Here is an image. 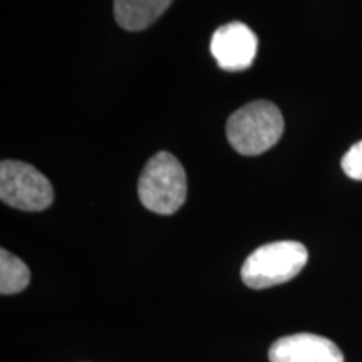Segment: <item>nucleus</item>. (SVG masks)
I'll use <instances>...</instances> for the list:
<instances>
[{"label": "nucleus", "instance_id": "1", "mask_svg": "<svg viewBox=\"0 0 362 362\" xmlns=\"http://www.w3.org/2000/svg\"><path fill=\"white\" fill-rule=\"evenodd\" d=\"M284 134V116L274 103L253 101L226 121V138L235 151L257 156L269 151Z\"/></svg>", "mask_w": 362, "mask_h": 362}, {"label": "nucleus", "instance_id": "2", "mask_svg": "<svg viewBox=\"0 0 362 362\" xmlns=\"http://www.w3.org/2000/svg\"><path fill=\"white\" fill-rule=\"evenodd\" d=\"M309 260V252L300 242L282 240L257 248L243 262L240 277L247 287L262 291L297 277Z\"/></svg>", "mask_w": 362, "mask_h": 362}, {"label": "nucleus", "instance_id": "3", "mask_svg": "<svg viewBox=\"0 0 362 362\" xmlns=\"http://www.w3.org/2000/svg\"><path fill=\"white\" fill-rule=\"evenodd\" d=\"M187 173L168 151H160L146 163L138 181L143 206L158 215H173L187 200Z\"/></svg>", "mask_w": 362, "mask_h": 362}, {"label": "nucleus", "instance_id": "4", "mask_svg": "<svg viewBox=\"0 0 362 362\" xmlns=\"http://www.w3.org/2000/svg\"><path fill=\"white\" fill-rule=\"evenodd\" d=\"M0 200L22 211L47 210L54 202L51 181L24 161L4 160L0 165Z\"/></svg>", "mask_w": 362, "mask_h": 362}, {"label": "nucleus", "instance_id": "5", "mask_svg": "<svg viewBox=\"0 0 362 362\" xmlns=\"http://www.w3.org/2000/svg\"><path fill=\"white\" fill-rule=\"evenodd\" d=\"M259 39L243 22H230L215 30L210 42L211 56L223 71L240 72L253 64Z\"/></svg>", "mask_w": 362, "mask_h": 362}, {"label": "nucleus", "instance_id": "6", "mask_svg": "<svg viewBox=\"0 0 362 362\" xmlns=\"http://www.w3.org/2000/svg\"><path fill=\"white\" fill-rule=\"evenodd\" d=\"M270 362H344L341 349L317 334H292L272 344Z\"/></svg>", "mask_w": 362, "mask_h": 362}, {"label": "nucleus", "instance_id": "7", "mask_svg": "<svg viewBox=\"0 0 362 362\" xmlns=\"http://www.w3.org/2000/svg\"><path fill=\"white\" fill-rule=\"evenodd\" d=\"M173 0H115L116 22L123 29L143 30L160 19Z\"/></svg>", "mask_w": 362, "mask_h": 362}, {"label": "nucleus", "instance_id": "8", "mask_svg": "<svg viewBox=\"0 0 362 362\" xmlns=\"http://www.w3.org/2000/svg\"><path fill=\"white\" fill-rule=\"evenodd\" d=\"M30 282V270L24 262L7 252L0 250V293L13 296L25 291Z\"/></svg>", "mask_w": 362, "mask_h": 362}, {"label": "nucleus", "instance_id": "9", "mask_svg": "<svg viewBox=\"0 0 362 362\" xmlns=\"http://www.w3.org/2000/svg\"><path fill=\"white\" fill-rule=\"evenodd\" d=\"M341 166L349 178L356 181H362V141L351 146L341 161Z\"/></svg>", "mask_w": 362, "mask_h": 362}]
</instances>
